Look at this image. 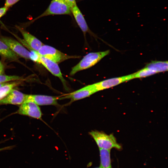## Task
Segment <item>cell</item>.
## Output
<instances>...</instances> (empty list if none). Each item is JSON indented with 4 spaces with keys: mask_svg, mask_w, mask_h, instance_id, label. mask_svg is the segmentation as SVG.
Segmentation results:
<instances>
[{
    "mask_svg": "<svg viewBox=\"0 0 168 168\" xmlns=\"http://www.w3.org/2000/svg\"><path fill=\"white\" fill-rule=\"evenodd\" d=\"M89 134L94 139L99 148L110 150L112 148L120 149L121 148L113 134L108 135L97 130L91 131Z\"/></svg>",
    "mask_w": 168,
    "mask_h": 168,
    "instance_id": "obj_1",
    "label": "cell"
},
{
    "mask_svg": "<svg viewBox=\"0 0 168 168\" xmlns=\"http://www.w3.org/2000/svg\"><path fill=\"white\" fill-rule=\"evenodd\" d=\"M109 53L110 51L107 50L102 52L89 53L85 56L77 65L72 68L70 75L72 76L78 72L92 67Z\"/></svg>",
    "mask_w": 168,
    "mask_h": 168,
    "instance_id": "obj_2",
    "label": "cell"
},
{
    "mask_svg": "<svg viewBox=\"0 0 168 168\" xmlns=\"http://www.w3.org/2000/svg\"><path fill=\"white\" fill-rule=\"evenodd\" d=\"M71 7L65 0H52L46 9L30 22L40 18L50 15H71Z\"/></svg>",
    "mask_w": 168,
    "mask_h": 168,
    "instance_id": "obj_3",
    "label": "cell"
},
{
    "mask_svg": "<svg viewBox=\"0 0 168 168\" xmlns=\"http://www.w3.org/2000/svg\"><path fill=\"white\" fill-rule=\"evenodd\" d=\"M38 52L39 54L57 63L68 59L78 58L65 54L54 48L47 45H43Z\"/></svg>",
    "mask_w": 168,
    "mask_h": 168,
    "instance_id": "obj_4",
    "label": "cell"
},
{
    "mask_svg": "<svg viewBox=\"0 0 168 168\" xmlns=\"http://www.w3.org/2000/svg\"><path fill=\"white\" fill-rule=\"evenodd\" d=\"M17 113L37 119H41L42 115L38 105L29 100H25L21 104Z\"/></svg>",
    "mask_w": 168,
    "mask_h": 168,
    "instance_id": "obj_5",
    "label": "cell"
},
{
    "mask_svg": "<svg viewBox=\"0 0 168 168\" xmlns=\"http://www.w3.org/2000/svg\"><path fill=\"white\" fill-rule=\"evenodd\" d=\"M132 79H133V74H132L104 80L92 84V85L96 92L100 91L113 87Z\"/></svg>",
    "mask_w": 168,
    "mask_h": 168,
    "instance_id": "obj_6",
    "label": "cell"
},
{
    "mask_svg": "<svg viewBox=\"0 0 168 168\" xmlns=\"http://www.w3.org/2000/svg\"><path fill=\"white\" fill-rule=\"evenodd\" d=\"M92 84L90 85L73 92L59 96V99H69L70 103L86 98L96 93Z\"/></svg>",
    "mask_w": 168,
    "mask_h": 168,
    "instance_id": "obj_7",
    "label": "cell"
},
{
    "mask_svg": "<svg viewBox=\"0 0 168 168\" xmlns=\"http://www.w3.org/2000/svg\"><path fill=\"white\" fill-rule=\"evenodd\" d=\"M0 39L17 55L26 59H30V51L19 42L12 38L1 36Z\"/></svg>",
    "mask_w": 168,
    "mask_h": 168,
    "instance_id": "obj_8",
    "label": "cell"
},
{
    "mask_svg": "<svg viewBox=\"0 0 168 168\" xmlns=\"http://www.w3.org/2000/svg\"><path fill=\"white\" fill-rule=\"evenodd\" d=\"M58 99L59 97L40 95H26L25 100H31L38 105H58Z\"/></svg>",
    "mask_w": 168,
    "mask_h": 168,
    "instance_id": "obj_9",
    "label": "cell"
},
{
    "mask_svg": "<svg viewBox=\"0 0 168 168\" xmlns=\"http://www.w3.org/2000/svg\"><path fill=\"white\" fill-rule=\"evenodd\" d=\"M26 95L18 91L13 89L5 97L0 100V105H21L25 100Z\"/></svg>",
    "mask_w": 168,
    "mask_h": 168,
    "instance_id": "obj_10",
    "label": "cell"
},
{
    "mask_svg": "<svg viewBox=\"0 0 168 168\" xmlns=\"http://www.w3.org/2000/svg\"><path fill=\"white\" fill-rule=\"evenodd\" d=\"M40 63H41L53 75L59 78L66 88V81L62 76L57 63L40 56Z\"/></svg>",
    "mask_w": 168,
    "mask_h": 168,
    "instance_id": "obj_11",
    "label": "cell"
},
{
    "mask_svg": "<svg viewBox=\"0 0 168 168\" xmlns=\"http://www.w3.org/2000/svg\"><path fill=\"white\" fill-rule=\"evenodd\" d=\"M22 35L27 47L30 49L36 51L40 49L43 44L35 37L32 35L24 29L19 26H16Z\"/></svg>",
    "mask_w": 168,
    "mask_h": 168,
    "instance_id": "obj_12",
    "label": "cell"
},
{
    "mask_svg": "<svg viewBox=\"0 0 168 168\" xmlns=\"http://www.w3.org/2000/svg\"><path fill=\"white\" fill-rule=\"evenodd\" d=\"M71 11L76 22L83 33L84 34L87 32L91 33L84 16L77 4L71 8Z\"/></svg>",
    "mask_w": 168,
    "mask_h": 168,
    "instance_id": "obj_13",
    "label": "cell"
},
{
    "mask_svg": "<svg viewBox=\"0 0 168 168\" xmlns=\"http://www.w3.org/2000/svg\"><path fill=\"white\" fill-rule=\"evenodd\" d=\"M154 74L168 71L167 61H155L147 64L146 66Z\"/></svg>",
    "mask_w": 168,
    "mask_h": 168,
    "instance_id": "obj_14",
    "label": "cell"
},
{
    "mask_svg": "<svg viewBox=\"0 0 168 168\" xmlns=\"http://www.w3.org/2000/svg\"><path fill=\"white\" fill-rule=\"evenodd\" d=\"M0 55L4 58L11 60H16L18 55L0 39Z\"/></svg>",
    "mask_w": 168,
    "mask_h": 168,
    "instance_id": "obj_15",
    "label": "cell"
},
{
    "mask_svg": "<svg viewBox=\"0 0 168 168\" xmlns=\"http://www.w3.org/2000/svg\"><path fill=\"white\" fill-rule=\"evenodd\" d=\"M110 152V150L99 148L101 168H112Z\"/></svg>",
    "mask_w": 168,
    "mask_h": 168,
    "instance_id": "obj_16",
    "label": "cell"
},
{
    "mask_svg": "<svg viewBox=\"0 0 168 168\" xmlns=\"http://www.w3.org/2000/svg\"><path fill=\"white\" fill-rule=\"evenodd\" d=\"M23 80H17L8 82L0 87V100L5 97L14 88L21 85Z\"/></svg>",
    "mask_w": 168,
    "mask_h": 168,
    "instance_id": "obj_17",
    "label": "cell"
},
{
    "mask_svg": "<svg viewBox=\"0 0 168 168\" xmlns=\"http://www.w3.org/2000/svg\"><path fill=\"white\" fill-rule=\"evenodd\" d=\"M17 80H24L23 77L15 75H0V83Z\"/></svg>",
    "mask_w": 168,
    "mask_h": 168,
    "instance_id": "obj_18",
    "label": "cell"
},
{
    "mask_svg": "<svg viewBox=\"0 0 168 168\" xmlns=\"http://www.w3.org/2000/svg\"><path fill=\"white\" fill-rule=\"evenodd\" d=\"M40 56L41 55L39 54L38 51L32 49H31V50L30 51V59L34 62L40 63Z\"/></svg>",
    "mask_w": 168,
    "mask_h": 168,
    "instance_id": "obj_19",
    "label": "cell"
},
{
    "mask_svg": "<svg viewBox=\"0 0 168 168\" xmlns=\"http://www.w3.org/2000/svg\"><path fill=\"white\" fill-rule=\"evenodd\" d=\"M20 0H5L4 6L9 8Z\"/></svg>",
    "mask_w": 168,
    "mask_h": 168,
    "instance_id": "obj_20",
    "label": "cell"
},
{
    "mask_svg": "<svg viewBox=\"0 0 168 168\" xmlns=\"http://www.w3.org/2000/svg\"><path fill=\"white\" fill-rule=\"evenodd\" d=\"M8 9L5 6L0 7V19L6 13Z\"/></svg>",
    "mask_w": 168,
    "mask_h": 168,
    "instance_id": "obj_21",
    "label": "cell"
},
{
    "mask_svg": "<svg viewBox=\"0 0 168 168\" xmlns=\"http://www.w3.org/2000/svg\"><path fill=\"white\" fill-rule=\"evenodd\" d=\"M71 8L76 4L75 0H65Z\"/></svg>",
    "mask_w": 168,
    "mask_h": 168,
    "instance_id": "obj_22",
    "label": "cell"
},
{
    "mask_svg": "<svg viewBox=\"0 0 168 168\" xmlns=\"http://www.w3.org/2000/svg\"><path fill=\"white\" fill-rule=\"evenodd\" d=\"M4 72V67L2 63L0 61V75H3Z\"/></svg>",
    "mask_w": 168,
    "mask_h": 168,
    "instance_id": "obj_23",
    "label": "cell"
},
{
    "mask_svg": "<svg viewBox=\"0 0 168 168\" xmlns=\"http://www.w3.org/2000/svg\"><path fill=\"white\" fill-rule=\"evenodd\" d=\"M12 147H6L4 148H0V152L5 150H8L9 149H11Z\"/></svg>",
    "mask_w": 168,
    "mask_h": 168,
    "instance_id": "obj_24",
    "label": "cell"
},
{
    "mask_svg": "<svg viewBox=\"0 0 168 168\" xmlns=\"http://www.w3.org/2000/svg\"><path fill=\"white\" fill-rule=\"evenodd\" d=\"M7 83V82H6V83H0V87L6 84Z\"/></svg>",
    "mask_w": 168,
    "mask_h": 168,
    "instance_id": "obj_25",
    "label": "cell"
},
{
    "mask_svg": "<svg viewBox=\"0 0 168 168\" xmlns=\"http://www.w3.org/2000/svg\"><path fill=\"white\" fill-rule=\"evenodd\" d=\"M101 168L100 166V167H97V168Z\"/></svg>",
    "mask_w": 168,
    "mask_h": 168,
    "instance_id": "obj_26",
    "label": "cell"
}]
</instances>
